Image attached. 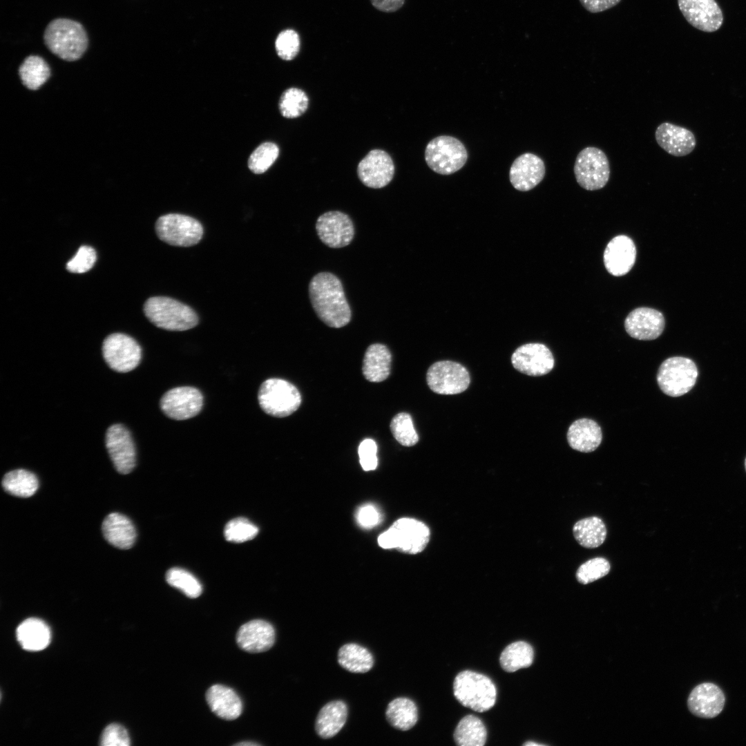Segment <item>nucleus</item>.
<instances>
[{
    "mask_svg": "<svg viewBox=\"0 0 746 746\" xmlns=\"http://www.w3.org/2000/svg\"><path fill=\"white\" fill-rule=\"evenodd\" d=\"M313 309L327 326L341 328L351 320V309L339 278L330 272H320L309 284Z\"/></svg>",
    "mask_w": 746,
    "mask_h": 746,
    "instance_id": "obj_1",
    "label": "nucleus"
},
{
    "mask_svg": "<svg viewBox=\"0 0 746 746\" xmlns=\"http://www.w3.org/2000/svg\"><path fill=\"white\" fill-rule=\"evenodd\" d=\"M44 41L55 55L68 61L79 59L86 51L88 37L84 26L68 18H57L46 27Z\"/></svg>",
    "mask_w": 746,
    "mask_h": 746,
    "instance_id": "obj_2",
    "label": "nucleus"
},
{
    "mask_svg": "<svg viewBox=\"0 0 746 746\" xmlns=\"http://www.w3.org/2000/svg\"><path fill=\"white\" fill-rule=\"evenodd\" d=\"M144 312L154 325L166 330H188L198 323V315L191 307L169 297L149 298L144 305Z\"/></svg>",
    "mask_w": 746,
    "mask_h": 746,
    "instance_id": "obj_3",
    "label": "nucleus"
},
{
    "mask_svg": "<svg viewBox=\"0 0 746 746\" xmlns=\"http://www.w3.org/2000/svg\"><path fill=\"white\" fill-rule=\"evenodd\" d=\"M453 689L457 700L475 711H486L496 702L497 689L492 681L486 676L475 671L466 670L458 673L454 680Z\"/></svg>",
    "mask_w": 746,
    "mask_h": 746,
    "instance_id": "obj_4",
    "label": "nucleus"
},
{
    "mask_svg": "<svg viewBox=\"0 0 746 746\" xmlns=\"http://www.w3.org/2000/svg\"><path fill=\"white\" fill-rule=\"evenodd\" d=\"M430 530L423 522L412 518L397 519L378 538L381 547L396 548L408 554H416L426 547L430 539Z\"/></svg>",
    "mask_w": 746,
    "mask_h": 746,
    "instance_id": "obj_5",
    "label": "nucleus"
},
{
    "mask_svg": "<svg viewBox=\"0 0 746 746\" xmlns=\"http://www.w3.org/2000/svg\"><path fill=\"white\" fill-rule=\"evenodd\" d=\"M258 399L262 410L274 417H285L296 412L300 405L301 396L291 383L272 378L260 385Z\"/></svg>",
    "mask_w": 746,
    "mask_h": 746,
    "instance_id": "obj_6",
    "label": "nucleus"
},
{
    "mask_svg": "<svg viewBox=\"0 0 746 746\" xmlns=\"http://www.w3.org/2000/svg\"><path fill=\"white\" fill-rule=\"evenodd\" d=\"M698 372L690 358L673 356L660 365L657 382L663 393L672 396H682L690 391L696 383Z\"/></svg>",
    "mask_w": 746,
    "mask_h": 746,
    "instance_id": "obj_7",
    "label": "nucleus"
},
{
    "mask_svg": "<svg viewBox=\"0 0 746 746\" xmlns=\"http://www.w3.org/2000/svg\"><path fill=\"white\" fill-rule=\"evenodd\" d=\"M468 153L461 141L441 135L432 139L425 150V160L435 173L450 175L460 170L466 164Z\"/></svg>",
    "mask_w": 746,
    "mask_h": 746,
    "instance_id": "obj_8",
    "label": "nucleus"
},
{
    "mask_svg": "<svg viewBox=\"0 0 746 746\" xmlns=\"http://www.w3.org/2000/svg\"><path fill=\"white\" fill-rule=\"evenodd\" d=\"M578 184L587 191L602 189L610 177L608 158L600 149L588 146L577 154L573 167Z\"/></svg>",
    "mask_w": 746,
    "mask_h": 746,
    "instance_id": "obj_9",
    "label": "nucleus"
},
{
    "mask_svg": "<svg viewBox=\"0 0 746 746\" xmlns=\"http://www.w3.org/2000/svg\"><path fill=\"white\" fill-rule=\"evenodd\" d=\"M155 231L161 240L177 247L193 246L203 236V227L198 220L178 213L160 217L155 222Z\"/></svg>",
    "mask_w": 746,
    "mask_h": 746,
    "instance_id": "obj_10",
    "label": "nucleus"
},
{
    "mask_svg": "<svg viewBox=\"0 0 746 746\" xmlns=\"http://www.w3.org/2000/svg\"><path fill=\"white\" fill-rule=\"evenodd\" d=\"M426 381L434 392L451 395L464 392L469 386L470 379L462 365L452 361H441L428 368Z\"/></svg>",
    "mask_w": 746,
    "mask_h": 746,
    "instance_id": "obj_11",
    "label": "nucleus"
},
{
    "mask_svg": "<svg viewBox=\"0 0 746 746\" xmlns=\"http://www.w3.org/2000/svg\"><path fill=\"white\" fill-rule=\"evenodd\" d=\"M102 353L108 365L118 372L133 370L142 358V349L137 342L122 333L112 334L104 339Z\"/></svg>",
    "mask_w": 746,
    "mask_h": 746,
    "instance_id": "obj_12",
    "label": "nucleus"
},
{
    "mask_svg": "<svg viewBox=\"0 0 746 746\" xmlns=\"http://www.w3.org/2000/svg\"><path fill=\"white\" fill-rule=\"evenodd\" d=\"M203 396L193 387L181 386L167 391L160 400L164 414L174 420H186L196 416L202 410Z\"/></svg>",
    "mask_w": 746,
    "mask_h": 746,
    "instance_id": "obj_13",
    "label": "nucleus"
},
{
    "mask_svg": "<svg viewBox=\"0 0 746 746\" xmlns=\"http://www.w3.org/2000/svg\"><path fill=\"white\" fill-rule=\"evenodd\" d=\"M106 447L118 472L130 473L136 464L135 447L128 430L122 424L110 426L106 433Z\"/></svg>",
    "mask_w": 746,
    "mask_h": 746,
    "instance_id": "obj_14",
    "label": "nucleus"
},
{
    "mask_svg": "<svg viewBox=\"0 0 746 746\" xmlns=\"http://www.w3.org/2000/svg\"><path fill=\"white\" fill-rule=\"evenodd\" d=\"M316 230L320 240L331 248L347 246L354 236L352 220L339 211H330L321 215L316 220Z\"/></svg>",
    "mask_w": 746,
    "mask_h": 746,
    "instance_id": "obj_15",
    "label": "nucleus"
},
{
    "mask_svg": "<svg viewBox=\"0 0 746 746\" xmlns=\"http://www.w3.org/2000/svg\"><path fill=\"white\" fill-rule=\"evenodd\" d=\"M513 367L528 376H542L549 373L554 367V358L551 350L544 344H524L513 352L511 356Z\"/></svg>",
    "mask_w": 746,
    "mask_h": 746,
    "instance_id": "obj_16",
    "label": "nucleus"
},
{
    "mask_svg": "<svg viewBox=\"0 0 746 746\" xmlns=\"http://www.w3.org/2000/svg\"><path fill=\"white\" fill-rule=\"evenodd\" d=\"M394 165L391 157L384 151H370L359 162L357 167L358 178L366 186L380 189L392 180Z\"/></svg>",
    "mask_w": 746,
    "mask_h": 746,
    "instance_id": "obj_17",
    "label": "nucleus"
},
{
    "mask_svg": "<svg viewBox=\"0 0 746 746\" xmlns=\"http://www.w3.org/2000/svg\"><path fill=\"white\" fill-rule=\"evenodd\" d=\"M678 4L684 17L696 29L713 32L723 24V12L715 0H678Z\"/></svg>",
    "mask_w": 746,
    "mask_h": 746,
    "instance_id": "obj_18",
    "label": "nucleus"
},
{
    "mask_svg": "<svg viewBox=\"0 0 746 746\" xmlns=\"http://www.w3.org/2000/svg\"><path fill=\"white\" fill-rule=\"evenodd\" d=\"M663 314L649 307L633 309L624 321V327L628 334L633 338L642 341L654 340L659 337L664 328Z\"/></svg>",
    "mask_w": 746,
    "mask_h": 746,
    "instance_id": "obj_19",
    "label": "nucleus"
},
{
    "mask_svg": "<svg viewBox=\"0 0 746 746\" xmlns=\"http://www.w3.org/2000/svg\"><path fill=\"white\" fill-rule=\"evenodd\" d=\"M545 173L544 161L535 154L526 153L514 160L510 169L509 178L515 189L528 191L542 182Z\"/></svg>",
    "mask_w": 746,
    "mask_h": 746,
    "instance_id": "obj_20",
    "label": "nucleus"
},
{
    "mask_svg": "<svg viewBox=\"0 0 746 746\" xmlns=\"http://www.w3.org/2000/svg\"><path fill=\"white\" fill-rule=\"evenodd\" d=\"M725 698L721 689L711 682L697 685L690 693L687 706L692 714L702 718H713L723 711Z\"/></svg>",
    "mask_w": 746,
    "mask_h": 746,
    "instance_id": "obj_21",
    "label": "nucleus"
},
{
    "mask_svg": "<svg viewBox=\"0 0 746 746\" xmlns=\"http://www.w3.org/2000/svg\"><path fill=\"white\" fill-rule=\"evenodd\" d=\"M636 249L629 237L620 235L607 244L604 252V266L615 276L627 274L635 264Z\"/></svg>",
    "mask_w": 746,
    "mask_h": 746,
    "instance_id": "obj_22",
    "label": "nucleus"
},
{
    "mask_svg": "<svg viewBox=\"0 0 746 746\" xmlns=\"http://www.w3.org/2000/svg\"><path fill=\"white\" fill-rule=\"evenodd\" d=\"M275 638V629L269 622L254 620L240 627L236 642L245 651L260 653L269 650L274 645Z\"/></svg>",
    "mask_w": 746,
    "mask_h": 746,
    "instance_id": "obj_23",
    "label": "nucleus"
},
{
    "mask_svg": "<svg viewBox=\"0 0 746 746\" xmlns=\"http://www.w3.org/2000/svg\"><path fill=\"white\" fill-rule=\"evenodd\" d=\"M655 137L658 144L669 154L682 157L694 149L696 140L689 129L669 122H663L656 128Z\"/></svg>",
    "mask_w": 746,
    "mask_h": 746,
    "instance_id": "obj_24",
    "label": "nucleus"
},
{
    "mask_svg": "<svg viewBox=\"0 0 746 746\" xmlns=\"http://www.w3.org/2000/svg\"><path fill=\"white\" fill-rule=\"evenodd\" d=\"M566 436L571 448L582 452L595 450L602 439L600 425L594 420L586 418L575 421L569 426Z\"/></svg>",
    "mask_w": 746,
    "mask_h": 746,
    "instance_id": "obj_25",
    "label": "nucleus"
},
{
    "mask_svg": "<svg viewBox=\"0 0 746 746\" xmlns=\"http://www.w3.org/2000/svg\"><path fill=\"white\" fill-rule=\"evenodd\" d=\"M206 700L211 710L219 718L231 720L242 713V701L231 688L214 685L206 693Z\"/></svg>",
    "mask_w": 746,
    "mask_h": 746,
    "instance_id": "obj_26",
    "label": "nucleus"
},
{
    "mask_svg": "<svg viewBox=\"0 0 746 746\" xmlns=\"http://www.w3.org/2000/svg\"><path fill=\"white\" fill-rule=\"evenodd\" d=\"M102 529L106 540L116 548L128 549L135 542L137 534L133 522L121 513H112L107 515Z\"/></svg>",
    "mask_w": 746,
    "mask_h": 746,
    "instance_id": "obj_27",
    "label": "nucleus"
},
{
    "mask_svg": "<svg viewBox=\"0 0 746 746\" xmlns=\"http://www.w3.org/2000/svg\"><path fill=\"white\" fill-rule=\"evenodd\" d=\"M391 363L392 355L389 349L383 344H372L364 355L363 374L368 381H383L390 374Z\"/></svg>",
    "mask_w": 746,
    "mask_h": 746,
    "instance_id": "obj_28",
    "label": "nucleus"
},
{
    "mask_svg": "<svg viewBox=\"0 0 746 746\" xmlns=\"http://www.w3.org/2000/svg\"><path fill=\"white\" fill-rule=\"evenodd\" d=\"M347 718V707L343 701L329 702L319 711L315 722L316 731L322 738H330L343 727Z\"/></svg>",
    "mask_w": 746,
    "mask_h": 746,
    "instance_id": "obj_29",
    "label": "nucleus"
},
{
    "mask_svg": "<svg viewBox=\"0 0 746 746\" xmlns=\"http://www.w3.org/2000/svg\"><path fill=\"white\" fill-rule=\"evenodd\" d=\"M17 638L26 650L39 651L46 648L50 640V631L47 624L37 618H29L19 624Z\"/></svg>",
    "mask_w": 746,
    "mask_h": 746,
    "instance_id": "obj_30",
    "label": "nucleus"
},
{
    "mask_svg": "<svg viewBox=\"0 0 746 746\" xmlns=\"http://www.w3.org/2000/svg\"><path fill=\"white\" fill-rule=\"evenodd\" d=\"M575 539L580 545L595 548L602 545L606 537V528L600 518L589 517L577 521L573 527Z\"/></svg>",
    "mask_w": 746,
    "mask_h": 746,
    "instance_id": "obj_31",
    "label": "nucleus"
},
{
    "mask_svg": "<svg viewBox=\"0 0 746 746\" xmlns=\"http://www.w3.org/2000/svg\"><path fill=\"white\" fill-rule=\"evenodd\" d=\"M338 662L343 669L352 673H363L372 669L374 658L365 647L355 643H349L339 649Z\"/></svg>",
    "mask_w": 746,
    "mask_h": 746,
    "instance_id": "obj_32",
    "label": "nucleus"
},
{
    "mask_svg": "<svg viewBox=\"0 0 746 746\" xmlns=\"http://www.w3.org/2000/svg\"><path fill=\"white\" fill-rule=\"evenodd\" d=\"M385 716L394 728L407 731L413 727L418 720V709L415 703L408 698H397L388 705Z\"/></svg>",
    "mask_w": 746,
    "mask_h": 746,
    "instance_id": "obj_33",
    "label": "nucleus"
},
{
    "mask_svg": "<svg viewBox=\"0 0 746 746\" xmlns=\"http://www.w3.org/2000/svg\"><path fill=\"white\" fill-rule=\"evenodd\" d=\"M487 738V731L483 722L473 715L463 717L458 723L454 738L459 746H483Z\"/></svg>",
    "mask_w": 746,
    "mask_h": 746,
    "instance_id": "obj_34",
    "label": "nucleus"
},
{
    "mask_svg": "<svg viewBox=\"0 0 746 746\" xmlns=\"http://www.w3.org/2000/svg\"><path fill=\"white\" fill-rule=\"evenodd\" d=\"M1 484L8 493L24 498L32 496L39 488L36 475L24 469L8 472L4 475Z\"/></svg>",
    "mask_w": 746,
    "mask_h": 746,
    "instance_id": "obj_35",
    "label": "nucleus"
},
{
    "mask_svg": "<svg viewBox=\"0 0 746 746\" xmlns=\"http://www.w3.org/2000/svg\"><path fill=\"white\" fill-rule=\"evenodd\" d=\"M19 75L26 87L30 90H37L49 78L50 70L41 57L30 55L19 66Z\"/></svg>",
    "mask_w": 746,
    "mask_h": 746,
    "instance_id": "obj_36",
    "label": "nucleus"
},
{
    "mask_svg": "<svg viewBox=\"0 0 746 746\" xmlns=\"http://www.w3.org/2000/svg\"><path fill=\"white\" fill-rule=\"evenodd\" d=\"M532 647L524 641H517L508 645L501 652L499 662L501 668L507 672L528 667L533 660Z\"/></svg>",
    "mask_w": 746,
    "mask_h": 746,
    "instance_id": "obj_37",
    "label": "nucleus"
},
{
    "mask_svg": "<svg viewBox=\"0 0 746 746\" xmlns=\"http://www.w3.org/2000/svg\"><path fill=\"white\" fill-rule=\"evenodd\" d=\"M308 104V97L303 90L298 88H289L280 96L278 107L283 117L296 118L306 111Z\"/></svg>",
    "mask_w": 746,
    "mask_h": 746,
    "instance_id": "obj_38",
    "label": "nucleus"
},
{
    "mask_svg": "<svg viewBox=\"0 0 746 746\" xmlns=\"http://www.w3.org/2000/svg\"><path fill=\"white\" fill-rule=\"evenodd\" d=\"M167 583L180 590L187 597L195 598L202 592V587L198 580L190 572L181 568H170L166 574Z\"/></svg>",
    "mask_w": 746,
    "mask_h": 746,
    "instance_id": "obj_39",
    "label": "nucleus"
},
{
    "mask_svg": "<svg viewBox=\"0 0 746 746\" xmlns=\"http://www.w3.org/2000/svg\"><path fill=\"white\" fill-rule=\"evenodd\" d=\"M390 430L394 439L402 446L410 447L419 441L411 416L405 412L396 414L390 422Z\"/></svg>",
    "mask_w": 746,
    "mask_h": 746,
    "instance_id": "obj_40",
    "label": "nucleus"
},
{
    "mask_svg": "<svg viewBox=\"0 0 746 746\" xmlns=\"http://www.w3.org/2000/svg\"><path fill=\"white\" fill-rule=\"evenodd\" d=\"M279 154L278 146L273 142L259 145L248 160L249 169L256 174H261L274 163Z\"/></svg>",
    "mask_w": 746,
    "mask_h": 746,
    "instance_id": "obj_41",
    "label": "nucleus"
},
{
    "mask_svg": "<svg viewBox=\"0 0 746 746\" xmlns=\"http://www.w3.org/2000/svg\"><path fill=\"white\" fill-rule=\"evenodd\" d=\"M258 531V528L249 519L238 517L226 524L224 535L229 542L240 543L254 539Z\"/></svg>",
    "mask_w": 746,
    "mask_h": 746,
    "instance_id": "obj_42",
    "label": "nucleus"
},
{
    "mask_svg": "<svg viewBox=\"0 0 746 746\" xmlns=\"http://www.w3.org/2000/svg\"><path fill=\"white\" fill-rule=\"evenodd\" d=\"M610 568V564L606 559L602 557H594L580 566L576 572V579L580 583L587 584L606 575Z\"/></svg>",
    "mask_w": 746,
    "mask_h": 746,
    "instance_id": "obj_43",
    "label": "nucleus"
},
{
    "mask_svg": "<svg viewBox=\"0 0 746 746\" xmlns=\"http://www.w3.org/2000/svg\"><path fill=\"white\" fill-rule=\"evenodd\" d=\"M275 46L278 55L282 59L291 60L296 57L300 50L299 35L294 30H285L278 35Z\"/></svg>",
    "mask_w": 746,
    "mask_h": 746,
    "instance_id": "obj_44",
    "label": "nucleus"
},
{
    "mask_svg": "<svg viewBox=\"0 0 746 746\" xmlns=\"http://www.w3.org/2000/svg\"><path fill=\"white\" fill-rule=\"evenodd\" d=\"M97 259L95 249L87 245L80 247L75 255L66 264V269L72 273L82 274L89 271Z\"/></svg>",
    "mask_w": 746,
    "mask_h": 746,
    "instance_id": "obj_45",
    "label": "nucleus"
},
{
    "mask_svg": "<svg viewBox=\"0 0 746 746\" xmlns=\"http://www.w3.org/2000/svg\"><path fill=\"white\" fill-rule=\"evenodd\" d=\"M100 745L103 746H128L130 738L124 727L118 724H111L104 730Z\"/></svg>",
    "mask_w": 746,
    "mask_h": 746,
    "instance_id": "obj_46",
    "label": "nucleus"
},
{
    "mask_svg": "<svg viewBox=\"0 0 746 746\" xmlns=\"http://www.w3.org/2000/svg\"><path fill=\"white\" fill-rule=\"evenodd\" d=\"M376 452L377 446L373 439H366L360 443L358 446L359 461L364 470H374L376 468L378 464Z\"/></svg>",
    "mask_w": 746,
    "mask_h": 746,
    "instance_id": "obj_47",
    "label": "nucleus"
},
{
    "mask_svg": "<svg viewBox=\"0 0 746 746\" xmlns=\"http://www.w3.org/2000/svg\"><path fill=\"white\" fill-rule=\"evenodd\" d=\"M356 518L360 526L370 529L379 524L381 515L375 506L365 504L358 510Z\"/></svg>",
    "mask_w": 746,
    "mask_h": 746,
    "instance_id": "obj_48",
    "label": "nucleus"
},
{
    "mask_svg": "<svg viewBox=\"0 0 746 746\" xmlns=\"http://www.w3.org/2000/svg\"><path fill=\"white\" fill-rule=\"evenodd\" d=\"M582 6L591 13H597L610 9L621 0H579Z\"/></svg>",
    "mask_w": 746,
    "mask_h": 746,
    "instance_id": "obj_49",
    "label": "nucleus"
},
{
    "mask_svg": "<svg viewBox=\"0 0 746 746\" xmlns=\"http://www.w3.org/2000/svg\"><path fill=\"white\" fill-rule=\"evenodd\" d=\"M376 10L387 13L394 12L401 9L405 0H370Z\"/></svg>",
    "mask_w": 746,
    "mask_h": 746,
    "instance_id": "obj_50",
    "label": "nucleus"
},
{
    "mask_svg": "<svg viewBox=\"0 0 746 746\" xmlns=\"http://www.w3.org/2000/svg\"><path fill=\"white\" fill-rule=\"evenodd\" d=\"M235 745H240H240L241 746H246V745L247 746H251V745L254 746V745L255 746V745H259L258 743H253V742H242V743H236V744H235Z\"/></svg>",
    "mask_w": 746,
    "mask_h": 746,
    "instance_id": "obj_51",
    "label": "nucleus"
},
{
    "mask_svg": "<svg viewBox=\"0 0 746 746\" xmlns=\"http://www.w3.org/2000/svg\"><path fill=\"white\" fill-rule=\"evenodd\" d=\"M523 745H525V746H533V745H535V746L539 745V746H541L542 745V746L544 745L543 744H539V743H535V742L527 741V742L524 743L523 744Z\"/></svg>",
    "mask_w": 746,
    "mask_h": 746,
    "instance_id": "obj_52",
    "label": "nucleus"
},
{
    "mask_svg": "<svg viewBox=\"0 0 746 746\" xmlns=\"http://www.w3.org/2000/svg\"><path fill=\"white\" fill-rule=\"evenodd\" d=\"M745 470H746V458L745 459Z\"/></svg>",
    "mask_w": 746,
    "mask_h": 746,
    "instance_id": "obj_53",
    "label": "nucleus"
}]
</instances>
